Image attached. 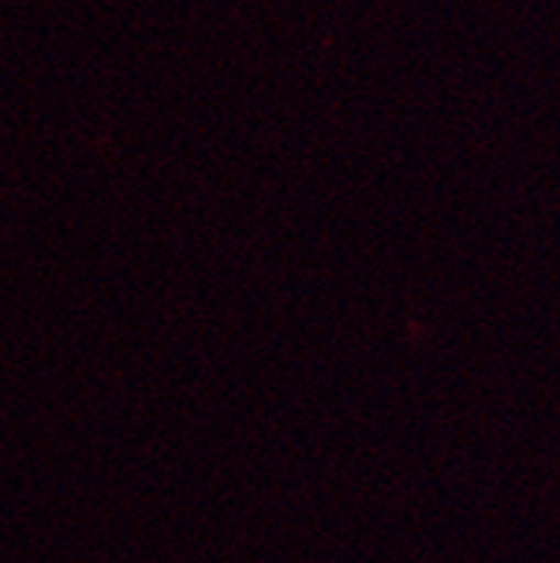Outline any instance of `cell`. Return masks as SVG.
I'll return each instance as SVG.
<instances>
[]
</instances>
